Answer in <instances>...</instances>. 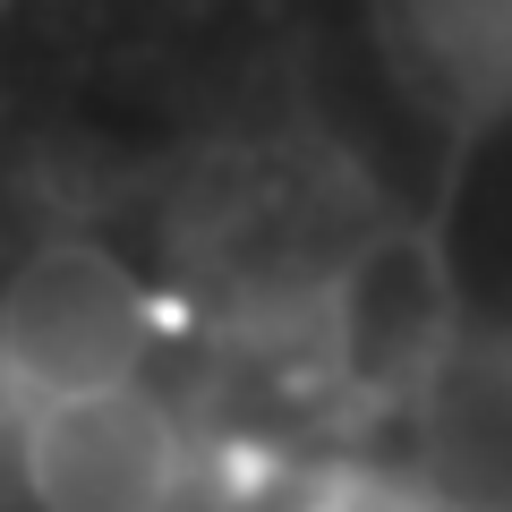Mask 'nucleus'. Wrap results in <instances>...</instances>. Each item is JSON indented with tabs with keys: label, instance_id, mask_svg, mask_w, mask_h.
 Segmentation results:
<instances>
[{
	"label": "nucleus",
	"instance_id": "obj_3",
	"mask_svg": "<svg viewBox=\"0 0 512 512\" xmlns=\"http://www.w3.org/2000/svg\"><path fill=\"white\" fill-rule=\"evenodd\" d=\"M461 333V274L436 231H359L333 256L325 282V342L333 367L367 393H402V384L436 376L444 350Z\"/></svg>",
	"mask_w": 512,
	"mask_h": 512
},
{
	"label": "nucleus",
	"instance_id": "obj_1",
	"mask_svg": "<svg viewBox=\"0 0 512 512\" xmlns=\"http://www.w3.org/2000/svg\"><path fill=\"white\" fill-rule=\"evenodd\" d=\"M154 376V291L111 239L52 231L0 282V384L18 402Z\"/></svg>",
	"mask_w": 512,
	"mask_h": 512
},
{
	"label": "nucleus",
	"instance_id": "obj_2",
	"mask_svg": "<svg viewBox=\"0 0 512 512\" xmlns=\"http://www.w3.org/2000/svg\"><path fill=\"white\" fill-rule=\"evenodd\" d=\"M205 453L154 376L18 402V495L35 512H188Z\"/></svg>",
	"mask_w": 512,
	"mask_h": 512
}]
</instances>
